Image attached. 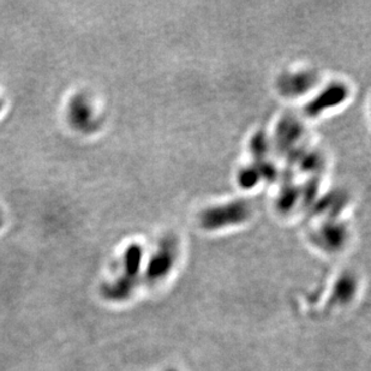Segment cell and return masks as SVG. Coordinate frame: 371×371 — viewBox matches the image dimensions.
I'll return each instance as SVG.
<instances>
[{"mask_svg": "<svg viewBox=\"0 0 371 371\" xmlns=\"http://www.w3.org/2000/svg\"><path fill=\"white\" fill-rule=\"evenodd\" d=\"M251 214L249 203L232 201L204 209L199 215V224L204 230H221L245 223Z\"/></svg>", "mask_w": 371, "mask_h": 371, "instance_id": "6da1fadb", "label": "cell"}, {"mask_svg": "<svg viewBox=\"0 0 371 371\" xmlns=\"http://www.w3.org/2000/svg\"><path fill=\"white\" fill-rule=\"evenodd\" d=\"M176 246L172 240L167 239L161 245H158L153 255L149 258V262L145 269L147 280L156 282L164 280L172 271L176 263Z\"/></svg>", "mask_w": 371, "mask_h": 371, "instance_id": "7a4b0ae2", "label": "cell"}, {"mask_svg": "<svg viewBox=\"0 0 371 371\" xmlns=\"http://www.w3.org/2000/svg\"><path fill=\"white\" fill-rule=\"evenodd\" d=\"M313 239L316 240L317 245L325 251L334 253L344 249L345 244L347 242V233L344 226L332 224L322 226L320 230H317Z\"/></svg>", "mask_w": 371, "mask_h": 371, "instance_id": "3957f363", "label": "cell"}, {"mask_svg": "<svg viewBox=\"0 0 371 371\" xmlns=\"http://www.w3.org/2000/svg\"><path fill=\"white\" fill-rule=\"evenodd\" d=\"M345 96H346V90L344 85H331L309 103V106L306 107L307 113L313 117V114H319L322 111L331 109L333 104L342 102L345 100Z\"/></svg>", "mask_w": 371, "mask_h": 371, "instance_id": "277c9868", "label": "cell"}, {"mask_svg": "<svg viewBox=\"0 0 371 371\" xmlns=\"http://www.w3.org/2000/svg\"><path fill=\"white\" fill-rule=\"evenodd\" d=\"M358 291L357 278L351 273H344L335 281L333 287L332 299L333 302L345 305L353 300Z\"/></svg>", "mask_w": 371, "mask_h": 371, "instance_id": "5b68a950", "label": "cell"}, {"mask_svg": "<svg viewBox=\"0 0 371 371\" xmlns=\"http://www.w3.org/2000/svg\"><path fill=\"white\" fill-rule=\"evenodd\" d=\"M135 280L136 279L124 275L123 278H119L113 284L104 285L102 288L103 297L106 299L112 300V302H122V300L128 299L131 296L132 290L135 288Z\"/></svg>", "mask_w": 371, "mask_h": 371, "instance_id": "8992f818", "label": "cell"}, {"mask_svg": "<svg viewBox=\"0 0 371 371\" xmlns=\"http://www.w3.org/2000/svg\"><path fill=\"white\" fill-rule=\"evenodd\" d=\"M167 371H174V370H167Z\"/></svg>", "mask_w": 371, "mask_h": 371, "instance_id": "52a82bcc", "label": "cell"}]
</instances>
